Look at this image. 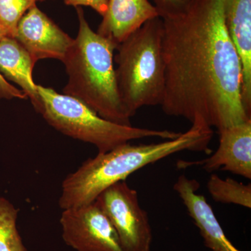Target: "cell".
Returning a JSON list of instances; mask_svg holds the SVG:
<instances>
[{"label":"cell","mask_w":251,"mask_h":251,"mask_svg":"<svg viewBox=\"0 0 251 251\" xmlns=\"http://www.w3.org/2000/svg\"><path fill=\"white\" fill-rule=\"evenodd\" d=\"M166 85L162 109L192 125L218 130L249 121L242 69L224 16V0H190L161 18Z\"/></svg>","instance_id":"6da1fadb"},{"label":"cell","mask_w":251,"mask_h":251,"mask_svg":"<svg viewBox=\"0 0 251 251\" xmlns=\"http://www.w3.org/2000/svg\"><path fill=\"white\" fill-rule=\"evenodd\" d=\"M212 128L191 126L175 139L158 143L123 144L108 152L98 153L84 162L63 181L59 207L74 209L94 202L106 188L125 181L135 171L180 151L209 153Z\"/></svg>","instance_id":"7a4b0ae2"},{"label":"cell","mask_w":251,"mask_h":251,"mask_svg":"<svg viewBox=\"0 0 251 251\" xmlns=\"http://www.w3.org/2000/svg\"><path fill=\"white\" fill-rule=\"evenodd\" d=\"M78 31L62 62L68 75L63 93L83 102L99 116L131 125L117 88L114 51L117 46L90 27L77 7Z\"/></svg>","instance_id":"3957f363"},{"label":"cell","mask_w":251,"mask_h":251,"mask_svg":"<svg viewBox=\"0 0 251 251\" xmlns=\"http://www.w3.org/2000/svg\"><path fill=\"white\" fill-rule=\"evenodd\" d=\"M161 18L150 20L117 47L114 57L119 94L131 118L140 108L161 105L166 74Z\"/></svg>","instance_id":"277c9868"},{"label":"cell","mask_w":251,"mask_h":251,"mask_svg":"<svg viewBox=\"0 0 251 251\" xmlns=\"http://www.w3.org/2000/svg\"><path fill=\"white\" fill-rule=\"evenodd\" d=\"M39 103L34 108L49 125L74 139L90 143L99 153L145 138L172 140L181 133L138 128L115 123L99 116L78 99L59 94L50 87L37 85Z\"/></svg>","instance_id":"5b68a950"},{"label":"cell","mask_w":251,"mask_h":251,"mask_svg":"<svg viewBox=\"0 0 251 251\" xmlns=\"http://www.w3.org/2000/svg\"><path fill=\"white\" fill-rule=\"evenodd\" d=\"M116 230L124 251H150L152 229L138 192L126 181L112 185L96 199Z\"/></svg>","instance_id":"8992f818"},{"label":"cell","mask_w":251,"mask_h":251,"mask_svg":"<svg viewBox=\"0 0 251 251\" xmlns=\"http://www.w3.org/2000/svg\"><path fill=\"white\" fill-rule=\"evenodd\" d=\"M63 240L76 251H124L115 227L98 203L63 210Z\"/></svg>","instance_id":"52a82bcc"},{"label":"cell","mask_w":251,"mask_h":251,"mask_svg":"<svg viewBox=\"0 0 251 251\" xmlns=\"http://www.w3.org/2000/svg\"><path fill=\"white\" fill-rule=\"evenodd\" d=\"M14 38L36 63L44 59L62 62L74 40L36 4L20 20Z\"/></svg>","instance_id":"ba28073f"},{"label":"cell","mask_w":251,"mask_h":251,"mask_svg":"<svg viewBox=\"0 0 251 251\" xmlns=\"http://www.w3.org/2000/svg\"><path fill=\"white\" fill-rule=\"evenodd\" d=\"M218 131L219 148L212 156L202 161L181 162V167L200 165L209 173L221 170L251 179V120Z\"/></svg>","instance_id":"9c48e42d"},{"label":"cell","mask_w":251,"mask_h":251,"mask_svg":"<svg viewBox=\"0 0 251 251\" xmlns=\"http://www.w3.org/2000/svg\"><path fill=\"white\" fill-rule=\"evenodd\" d=\"M199 182L181 175L174 186L188 214L199 228L204 245L212 251H241L224 233L212 208L202 195L197 193Z\"/></svg>","instance_id":"30bf717a"},{"label":"cell","mask_w":251,"mask_h":251,"mask_svg":"<svg viewBox=\"0 0 251 251\" xmlns=\"http://www.w3.org/2000/svg\"><path fill=\"white\" fill-rule=\"evenodd\" d=\"M224 16L240 60L243 105L251 116V0H224Z\"/></svg>","instance_id":"8fae6325"},{"label":"cell","mask_w":251,"mask_h":251,"mask_svg":"<svg viewBox=\"0 0 251 251\" xmlns=\"http://www.w3.org/2000/svg\"><path fill=\"white\" fill-rule=\"evenodd\" d=\"M159 17L149 0H109L97 32L118 46L145 23Z\"/></svg>","instance_id":"7c38bea8"},{"label":"cell","mask_w":251,"mask_h":251,"mask_svg":"<svg viewBox=\"0 0 251 251\" xmlns=\"http://www.w3.org/2000/svg\"><path fill=\"white\" fill-rule=\"evenodd\" d=\"M36 62L15 38L4 36L0 40V74L13 81L30 99L33 107L39 103L37 85L32 77Z\"/></svg>","instance_id":"4fadbf2b"},{"label":"cell","mask_w":251,"mask_h":251,"mask_svg":"<svg viewBox=\"0 0 251 251\" xmlns=\"http://www.w3.org/2000/svg\"><path fill=\"white\" fill-rule=\"evenodd\" d=\"M207 188L216 202L251 208V184L245 185L229 178L221 179L213 174L208 181Z\"/></svg>","instance_id":"5bb4252c"},{"label":"cell","mask_w":251,"mask_h":251,"mask_svg":"<svg viewBox=\"0 0 251 251\" xmlns=\"http://www.w3.org/2000/svg\"><path fill=\"white\" fill-rule=\"evenodd\" d=\"M18 209L0 198V251H27L17 228Z\"/></svg>","instance_id":"9a60e30c"},{"label":"cell","mask_w":251,"mask_h":251,"mask_svg":"<svg viewBox=\"0 0 251 251\" xmlns=\"http://www.w3.org/2000/svg\"><path fill=\"white\" fill-rule=\"evenodd\" d=\"M36 2V0H0V27L5 35L15 37L20 20Z\"/></svg>","instance_id":"2e32d148"},{"label":"cell","mask_w":251,"mask_h":251,"mask_svg":"<svg viewBox=\"0 0 251 251\" xmlns=\"http://www.w3.org/2000/svg\"><path fill=\"white\" fill-rule=\"evenodd\" d=\"M160 18L174 16L184 11L190 0H153Z\"/></svg>","instance_id":"e0dca14e"},{"label":"cell","mask_w":251,"mask_h":251,"mask_svg":"<svg viewBox=\"0 0 251 251\" xmlns=\"http://www.w3.org/2000/svg\"><path fill=\"white\" fill-rule=\"evenodd\" d=\"M0 99H27L26 94L22 90L9 83L8 81L0 74Z\"/></svg>","instance_id":"ac0fdd59"},{"label":"cell","mask_w":251,"mask_h":251,"mask_svg":"<svg viewBox=\"0 0 251 251\" xmlns=\"http://www.w3.org/2000/svg\"><path fill=\"white\" fill-rule=\"evenodd\" d=\"M109 0H64L68 6L78 7L80 6H89L97 11L103 17L108 7Z\"/></svg>","instance_id":"d6986e66"},{"label":"cell","mask_w":251,"mask_h":251,"mask_svg":"<svg viewBox=\"0 0 251 251\" xmlns=\"http://www.w3.org/2000/svg\"><path fill=\"white\" fill-rule=\"evenodd\" d=\"M4 36H6V35H5L4 31H3L2 29L0 27V40H1Z\"/></svg>","instance_id":"ffe728a7"},{"label":"cell","mask_w":251,"mask_h":251,"mask_svg":"<svg viewBox=\"0 0 251 251\" xmlns=\"http://www.w3.org/2000/svg\"><path fill=\"white\" fill-rule=\"evenodd\" d=\"M46 1V0H36V1Z\"/></svg>","instance_id":"44dd1931"}]
</instances>
